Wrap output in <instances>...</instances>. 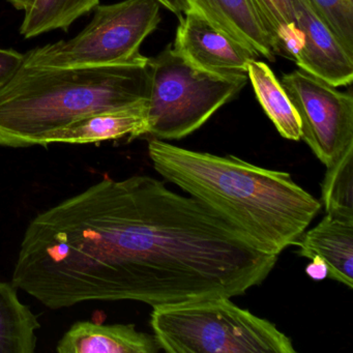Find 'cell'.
Wrapping results in <instances>:
<instances>
[{"label":"cell","mask_w":353,"mask_h":353,"mask_svg":"<svg viewBox=\"0 0 353 353\" xmlns=\"http://www.w3.org/2000/svg\"><path fill=\"white\" fill-rule=\"evenodd\" d=\"M148 154L165 181L208 206L265 253L279 256L294 245L322 208L321 201L284 171L154 138Z\"/></svg>","instance_id":"obj_1"},{"label":"cell","mask_w":353,"mask_h":353,"mask_svg":"<svg viewBox=\"0 0 353 353\" xmlns=\"http://www.w3.org/2000/svg\"><path fill=\"white\" fill-rule=\"evenodd\" d=\"M148 57L100 67H21L0 85V145L45 146L51 134L103 111L148 102Z\"/></svg>","instance_id":"obj_2"},{"label":"cell","mask_w":353,"mask_h":353,"mask_svg":"<svg viewBox=\"0 0 353 353\" xmlns=\"http://www.w3.org/2000/svg\"><path fill=\"white\" fill-rule=\"evenodd\" d=\"M150 325L160 348L169 353L296 352L274 323L227 296L154 307Z\"/></svg>","instance_id":"obj_3"},{"label":"cell","mask_w":353,"mask_h":353,"mask_svg":"<svg viewBox=\"0 0 353 353\" xmlns=\"http://www.w3.org/2000/svg\"><path fill=\"white\" fill-rule=\"evenodd\" d=\"M148 136L171 141L191 135L247 85L248 75L221 76L188 63L168 45L148 59Z\"/></svg>","instance_id":"obj_4"},{"label":"cell","mask_w":353,"mask_h":353,"mask_svg":"<svg viewBox=\"0 0 353 353\" xmlns=\"http://www.w3.org/2000/svg\"><path fill=\"white\" fill-rule=\"evenodd\" d=\"M156 0H123L94 9L92 21L75 38L38 47L22 65L37 68L100 67L141 59L140 47L158 28Z\"/></svg>","instance_id":"obj_5"},{"label":"cell","mask_w":353,"mask_h":353,"mask_svg":"<svg viewBox=\"0 0 353 353\" xmlns=\"http://www.w3.org/2000/svg\"><path fill=\"white\" fill-rule=\"evenodd\" d=\"M301 123V139L325 167L353 148V97L297 69L281 81Z\"/></svg>","instance_id":"obj_6"},{"label":"cell","mask_w":353,"mask_h":353,"mask_svg":"<svg viewBox=\"0 0 353 353\" xmlns=\"http://www.w3.org/2000/svg\"><path fill=\"white\" fill-rule=\"evenodd\" d=\"M172 48L194 67L221 76L248 75V65L259 59L243 43L235 40L192 9L179 18Z\"/></svg>","instance_id":"obj_7"},{"label":"cell","mask_w":353,"mask_h":353,"mask_svg":"<svg viewBox=\"0 0 353 353\" xmlns=\"http://www.w3.org/2000/svg\"><path fill=\"white\" fill-rule=\"evenodd\" d=\"M301 44L294 57L299 69L334 88L353 81V55L318 17L307 0H293Z\"/></svg>","instance_id":"obj_8"},{"label":"cell","mask_w":353,"mask_h":353,"mask_svg":"<svg viewBox=\"0 0 353 353\" xmlns=\"http://www.w3.org/2000/svg\"><path fill=\"white\" fill-rule=\"evenodd\" d=\"M294 245L299 247V256L321 258L327 265V278L352 288L353 218L326 214Z\"/></svg>","instance_id":"obj_9"},{"label":"cell","mask_w":353,"mask_h":353,"mask_svg":"<svg viewBox=\"0 0 353 353\" xmlns=\"http://www.w3.org/2000/svg\"><path fill=\"white\" fill-rule=\"evenodd\" d=\"M210 23L274 63L276 49L252 0H183Z\"/></svg>","instance_id":"obj_10"},{"label":"cell","mask_w":353,"mask_h":353,"mask_svg":"<svg viewBox=\"0 0 353 353\" xmlns=\"http://www.w3.org/2000/svg\"><path fill=\"white\" fill-rule=\"evenodd\" d=\"M161 350L154 334L132 324L76 322L59 341V353H157Z\"/></svg>","instance_id":"obj_11"},{"label":"cell","mask_w":353,"mask_h":353,"mask_svg":"<svg viewBox=\"0 0 353 353\" xmlns=\"http://www.w3.org/2000/svg\"><path fill=\"white\" fill-rule=\"evenodd\" d=\"M148 133V102L128 108L103 111L83 117L51 134L45 146L51 143L88 144L108 140H130Z\"/></svg>","instance_id":"obj_12"},{"label":"cell","mask_w":353,"mask_h":353,"mask_svg":"<svg viewBox=\"0 0 353 353\" xmlns=\"http://www.w3.org/2000/svg\"><path fill=\"white\" fill-rule=\"evenodd\" d=\"M248 78L258 102L285 139L301 140L299 115L281 82L264 61L253 59L248 65Z\"/></svg>","instance_id":"obj_13"},{"label":"cell","mask_w":353,"mask_h":353,"mask_svg":"<svg viewBox=\"0 0 353 353\" xmlns=\"http://www.w3.org/2000/svg\"><path fill=\"white\" fill-rule=\"evenodd\" d=\"M38 318L20 301L16 287L0 281V353H32Z\"/></svg>","instance_id":"obj_14"},{"label":"cell","mask_w":353,"mask_h":353,"mask_svg":"<svg viewBox=\"0 0 353 353\" xmlns=\"http://www.w3.org/2000/svg\"><path fill=\"white\" fill-rule=\"evenodd\" d=\"M101 0H34L26 11L20 34L37 38L52 30L69 32L76 20L94 11Z\"/></svg>","instance_id":"obj_15"},{"label":"cell","mask_w":353,"mask_h":353,"mask_svg":"<svg viewBox=\"0 0 353 353\" xmlns=\"http://www.w3.org/2000/svg\"><path fill=\"white\" fill-rule=\"evenodd\" d=\"M268 30L276 55L294 61L301 44L293 0H252Z\"/></svg>","instance_id":"obj_16"},{"label":"cell","mask_w":353,"mask_h":353,"mask_svg":"<svg viewBox=\"0 0 353 353\" xmlns=\"http://www.w3.org/2000/svg\"><path fill=\"white\" fill-rule=\"evenodd\" d=\"M321 193L326 214L353 218V148L326 167Z\"/></svg>","instance_id":"obj_17"},{"label":"cell","mask_w":353,"mask_h":353,"mask_svg":"<svg viewBox=\"0 0 353 353\" xmlns=\"http://www.w3.org/2000/svg\"><path fill=\"white\" fill-rule=\"evenodd\" d=\"M318 17L353 55V0H307Z\"/></svg>","instance_id":"obj_18"},{"label":"cell","mask_w":353,"mask_h":353,"mask_svg":"<svg viewBox=\"0 0 353 353\" xmlns=\"http://www.w3.org/2000/svg\"><path fill=\"white\" fill-rule=\"evenodd\" d=\"M23 59L24 54L13 49H0V85L21 67Z\"/></svg>","instance_id":"obj_19"},{"label":"cell","mask_w":353,"mask_h":353,"mask_svg":"<svg viewBox=\"0 0 353 353\" xmlns=\"http://www.w3.org/2000/svg\"><path fill=\"white\" fill-rule=\"evenodd\" d=\"M311 260V263L305 268L307 276L314 281H322L327 278L328 268L325 262L318 256H315Z\"/></svg>","instance_id":"obj_20"},{"label":"cell","mask_w":353,"mask_h":353,"mask_svg":"<svg viewBox=\"0 0 353 353\" xmlns=\"http://www.w3.org/2000/svg\"><path fill=\"white\" fill-rule=\"evenodd\" d=\"M156 1L160 3L161 7H164L179 18L188 10L183 0H156Z\"/></svg>","instance_id":"obj_21"},{"label":"cell","mask_w":353,"mask_h":353,"mask_svg":"<svg viewBox=\"0 0 353 353\" xmlns=\"http://www.w3.org/2000/svg\"><path fill=\"white\" fill-rule=\"evenodd\" d=\"M18 11H26L32 5L34 0H7Z\"/></svg>","instance_id":"obj_22"}]
</instances>
